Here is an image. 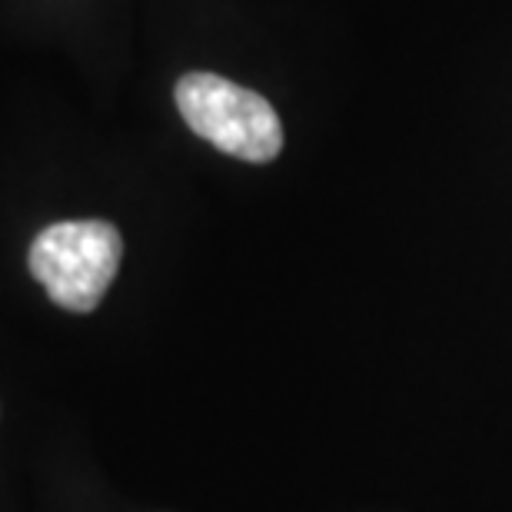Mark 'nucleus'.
Wrapping results in <instances>:
<instances>
[{"label":"nucleus","mask_w":512,"mask_h":512,"mask_svg":"<svg viewBox=\"0 0 512 512\" xmlns=\"http://www.w3.org/2000/svg\"><path fill=\"white\" fill-rule=\"evenodd\" d=\"M124 240L107 220H64L30 247V273L70 313L97 310L120 270Z\"/></svg>","instance_id":"obj_1"},{"label":"nucleus","mask_w":512,"mask_h":512,"mask_svg":"<svg viewBox=\"0 0 512 512\" xmlns=\"http://www.w3.org/2000/svg\"><path fill=\"white\" fill-rule=\"evenodd\" d=\"M177 110L197 137L237 160L270 163L283 150V124L270 100L220 74L180 77Z\"/></svg>","instance_id":"obj_2"}]
</instances>
